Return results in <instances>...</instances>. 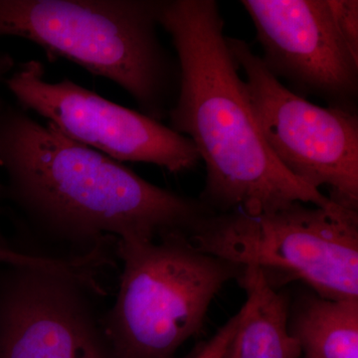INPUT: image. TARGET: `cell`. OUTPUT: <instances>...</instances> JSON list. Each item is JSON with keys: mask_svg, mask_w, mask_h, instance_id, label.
Here are the masks:
<instances>
[{"mask_svg": "<svg viewBox=\"0 0 358 358\" xmlns=\"http://www.w3.org/2000/svg\"><path fill=\"white\" fill-rule=\"evenodd\" d=\"M338 31L353 55L358 58V1L329 0Z\"/></svg>", "mask_w": 358, "mask_h": 358, "instance_id": "12", "label": "cell"}, {"mask_svg": "<svg viewBox=\"0 0 358 358\" xmlns=\"http://www.w3.org/2000/svg\"><path fill=\"white\" fill-rule=\"evenodd\" d=\"M7 196L33 227L88 254L112 240L189 234L211 213L199 199L148 182L122 162L40 124L20 106L0 113Z\"/></svg>", "mask_w": 358, "mask_h": 358, "instance_id": "1", "label": "cell"}, {"mask_svg": "<svg viewBox=\"0 0 358 358\" xmlns=\"http://www.w3.org/2000/svg\"><path fill=\"white\" fill-rule=\"evenodd\" d=\"M178 63L169 128L192 141L206 167L199 201L212 213L279 210L301 202L333 209L329 196L282 166L264 140L214 0H164L159 16Z\"/></svg>", "mask_w": 358, "mask_h": 358, "instance_id": "2", "label": "cell"}, {"mask_svg": "<svg viewBox=\"0 0 358 358\" xmlns=\"http://www.w3.org/2000/svg\"><path fill=\"white\" fill-rule=\"evenodd\" d=\"M200 251L256 268L277 289L301 282L329 300H358V211L296 202L260 214L208 213L188 234Z\"/></svg>", "mask_w": 358, "mask_h": 358, "instance_id": "5", "label": "cell"}, {"mask_svg": "<svg viewBox=\"0 0 358 358\" xmlns=\"http://www.w3.org/2000/svg\"><path fill=\"white\" fill-rule=\"evenodd\" d=\"M4 84L23 110L41 115L71 140L117 162L154 164L176 174L192 171L200 162L189 138L68 78L46 81L39 61L21 63Z\"/></svg>", "mask_w": 358, "mask_h": 358, "instance_id": "7", "label": "cell"}, {"mask_svg": "<svg viewBox=\"0 0 358 358\" xmlns=\"http://www.w3.org/2000/svg\"><path fill=\"white\" fill-rule=\"evenodd\" d=\"M246 293L239 320L224 358H300L289 333V301L256 268H243L237 279Z\"/></svg>", "mask_w": 358, "mask_h": 358, "instance_id": "10", "label": "cell"}, {"mask_svg": "<svg viewBox=\"0 0 358 358\" xmlns=\"http://www.w3.org/2000/svg\"><path fill=\"white\" fill-rule=\"evenodd\" d=\"M300 358H358V300L334 301L310 289L289 308Z\"/></svg>", "mask_w": 358, "mask_h": 358, "instance_id": "11", "label": "cell"}, {"mask_svg": "<svg viewBox=\"0 0 358 358\" xmlns=\"http://www.w3.org/2000/svg\"><path fill=\"white\" fill-rule=\"evenodd\" d=\"M83 275L10 266L0 284V358H115Z\"/></svg>", "mask_w": 358, "mask_h": 358, "instance_id": "8", "label": "cell"}, {"mask_svg": "<svg viewBox=\"0 0 358 358\" xmlns=\"http://www.w3.org/2000/svg\"><path fill=\"white\" fill-rule=\"evenodd\" d=\"M262 62L292 92L357 110L358 58L338 31L329 0H243Z\"/></svg>", "mask_w": 358, "mask_h": 358, "instance_id": "9", "label": "cell"}, {"mask_svg": "<svg viewBox=\"0 0 358 358\" xmlns=\"http://www.w3.org/2000/svg\"><path fill=\"white\" fill-rule=\"evenodd\" d=\"M239 320V313L233 315L225 324L216 331V334L201 348L196 350L190 358H224L229 348Z\"/></svg>", "mask_w": 358, "mask_h": 358, "instance_id": "14", "label": "cell"}, {"mask_svg": "<svg viewBox=\"0 0 358 358\" xmlns=\"http://www.w3.org/2000/svg\"><path fill=\"white\" fill-rule=\"evenodd\" d=\"M227 41L246 76L259 129L278 162L308 187L326 186L334 203L358 211L357 110L308 102L271 74L246 41Z\"/></svg>", "mask_w": 358, "mask_h": 358, "instance_id": "6", "label": "cell"}, {"mask_svg": "<svg viewBox=\"0 0 358 358\" xmlns=\"http://www.w3.org/2000/svg\"><path fill=\"white\" fill-rule=\"evenodd\" d=\"M0 263L8 266H28L53 271H63L68 267L67 260L64 258L32 255L9 246H0Z\"/></svg>", "mask_w": 358, "mask_h": 358, "instance_id": "13", "label": "cell"}, {"mask_svg": "<svg viewBox=\"0 0 358 358\" xmlns=\"http://www.w3.org/2000/svg\"><path fill=\"white\" fill-rule=\"evenodd\" d=\"M164 0H0V37H18L134 99L141 114L169 115L178 94V60L159 36Z\"/></svg>", "mask_w": 358, "mask_h": 358, "instance_id": "3", "label": "cell"}, {"mask_svg": "<svg viewBox=\"0 0 358 358\" xmlns=\"http://www.w3.org/2000/svg\"><path fill=\"white\" fill-rule=\"evenodd\" d=\"M122 262L114 306L101 322L115 358H171L199 333L214 300L242 268L203 253L187 233L117 240Z\"/></svg>", "mask_w": 358, "mask_h": 358, "instance_id": "4", "label": "cell"}, {"mask_svg": "<svg viewBox=\"0 0 358 358\" xmlns=\"http://www.w3.org/2000/svg\"><path fill=\"white\" fill-rule=\"evenodd\" d=\"M15 60L10 54L7 53V52H0V84L6 82L9 75L15 69ZM4 107H6V103L0 96V113L2 112ZM0 246H8L6 242L4 241L3 237L1 236V233H0Z\"/></svg>", "mask_w": 358, "mask_h": 358, "instance_id": "15", "label": "cell"}]
</instances>
